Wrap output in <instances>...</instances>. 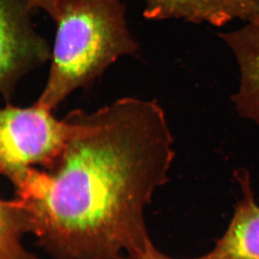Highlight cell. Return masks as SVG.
<instances>
[{
	"label": "cell",
	"instance_id": "8992f818",
	"mask_svg": "<svg viewBox=\"0 0 259 259\" xmlns=\"http://www.w3.org/2000/svg\"><path fill=\"white\" fill-rule=\"evenodd\" d=\"M220 36L232 51L239 69V86L232 97L235 109L259 129V13L243 27Z\"/></svg>",
	"mask_w": 259,
	"mask_h": 259
},
{
	"label": "cell",
	"instance_id": "5b68a950",
	"mask_svg": "<svg viewBox=\"0 0 259 259\" xmlns=\"http://www.w3.org/2000/svg\"><path fill=\"white\" fill-rule=\"evenodd\" d=\"M234 176L242 197L227 231L210 252L191 259H259V205L255 200L250 174L239 169Z\"/></svg>",
	"mask_w": 259,
	"mask_h": 259
},
{
	"label": "cell",
	"instance_id": "9c48e42d",
	"mask_svg": "<svg viewBox=\"0 0 259 259\" xmlns=\"http://www.w3.org/2000/svg\"><path fill=\"white\" fill-rule=\"evenodd\" d=\"M233 18L249 21L259 13V0H227Z\"/></svg>",
	"mask_w": 259,
	"mask_h": 259
},
{
	"label": "cell",
	"instance_id": "30bf717a",
	"mask_svg": "<svg viewBox=\"0 0 259 259\" xmlns=\"http://www.w3.org/2000/svg\"><path fill=\"white\" fill-rule=\"evenodd\" d=\"M123 259H175L169 257L167 255L160 252L157 247H155L152 240L147 242L144 248L137 252L129 254Z\"/></svg>",
	"mask_w": 259,
	"mask_h": 259
},
{
	"label": "cell",
	"instance_id": "ba28073f",
	"mask_svg": "<svg viewBox=\"0 0 259 259\" xmlns=\"http://www.w3.org/2000/svg\"><path fill=\"white\" fill-rule=\"evenodd\" d=\"M26 232L27 220L16 199H0V259H36L23 246L21 238Z\"/></svg>",
	"mask_w": 259,
	"mask_h": 259
},
{
	"label": "cell",
	"instance_id": "6da1fadb",
	"mask_svg": "<svg viewBox=\"0 0 259 259\" xmlns=\"http://www.w3.org/2000/svg\"><path fill=\"white\" fill-rule=\"evenodd\" d=\"M175 139L155 100L125 97L91 113L49 171L15 180L29 232L58 259H123L151 240L144 210L168 180Z\"/></svg>",
	"mask_w": 259,
	"mask_h": 259
},
{
	"label": "cell",
	"instance_id": "277c9868",
	"mask_svg": "<svg viewBox=\"0 0 259 259\" xmlns=\"http://www.w3.org/2000/svg\"><path fill=\"white\" fill-rule=\"evenodd\" d=\"M30 10L25 0H0V95L6 99L24 75L52 56L33 27Z\"/></svg>",
	"mask_w": 259,
	"mask_h": 259
},
{
	"label": "cell",
	"instance_id": "3957f363",
	"mask_svg": "<svg viewBox=\"0 0 259 259\" xmlns=\"http://www.w3.org/2000/svg\"><path fill=\"white\" fill-rule=\"evenodd\" d=\"M86 111L58 120L37 103L27 108L0 109V175L14 182L28 169L53 167L67 145L85 126Z\"/></svg>",
	"mask_w": 259,
	"mask_h": 259
},
{
	"label": "cell",
	"instance_id": "7a4b0ae2",
	"mask_svg": "<svg viewBox=\"0 0 259 259\" xmlns=\"http://www.w3.org/2000/svg\"><path fill=\"white\" fill-rule=\"evenodd\" d=\"M53 20L57 33L50 72L36 102L52 111L120 58L139 52L121 0H58Z\"/></svg>",
	"mask_w": 259,
	"mask_h": 259
},
{
	"label": "cell",
	"instance_id": "52a82bcc",
	"mask_svg": "<svg viewBox=\"0 0 259 259\" xmlns=\"http://www.w3.org/2000/svg\"><path fill=\"white\" fill-rule=\"evenodd\" d=\"M143 15L149 20L180 19L214 26L234 20L227 0H146Z\"/></svg>",
	"mask_w": 259,
	"mask_h": 259
},
{
	"label": "cell",
	"instance_id": "8fae6325",
	"mask_svg": "<svg viewBox=\"0 0 259 259\" xmlns=\"http://www.w3.org/2000/svg\"><path fill=\"white\" fill-rule=\"evenodd\" d=\"M30 9H40L48 13L51 17L54 19L57 8H58V0H25Z\"/></svg>",
	"mask_w": 259,
	"mask_h": 259
}]
</instances>
